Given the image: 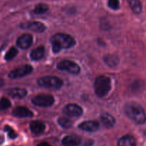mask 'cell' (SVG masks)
<instances>
[{"instance_id":"1","label":"cell","mask_w":146,"mask_h":146,"mask_svg":"<svg viewBox=\"0 0 146 146\" xmlns=\"http://www.w3.org/2000/svg\"><path fill=\"white\" fill-rule=\"evenodd\" d=\"M126 115L137 125H144L146 123V113L140 104L135 102L127 104L124 108Z\"/></svg>"},{"instance_id":"2","label":"cell","mask_w":146,"mask_h":146,"mask_svg":"<svg viewBox=\"0 0 146 146\" xmlns=\"http://www.w3.org/2000/svg\"><path fill=\"white\" fill-rule=\"evenodd\" d=\"M50 42L54 53H58L62 48H70L75 45V40L72 36L62 33L53 35L50 38Z\"/></svg>"},{"instance_id":"3","label":"cell","mask_w":146,"mask_h":146,"mask_svg":"<svg viewBox=\"0 0 146 146\" xmlns=\"http://www.w3.org/2000/svg\"><path fill=\"white\" fill-rule=\"evenodd\" d=\"M94 93L98 97L106 96L111 89V81L109 77L100 76L95 78L94 84Z\"/></svg>"},{"instance_id":"4","label":"cell","mask_w":146,"mask_h":146,"mask_svg":"<svg viewBox=\"0 0 146 146\" xmlns=\"http://www.w3.org/2000/svg\"><path fill=\"white\" fill-rule=\"evenodd\" d=\"M37 84L40 86L50 89H60L62 86L63 82L60 78L52 76H47L38 78Z\"/></svg>"},{"instance_id":"5","label":"cell","mask_w":146,"mask_h":146,"mask_svg":"<svg viewBox=\"0 0 146 146\" xmlns=\"http://www.w3.org/2000/svg\"><path fill=\"white\" fill-rule=\"evenodd\" d=\"M31 103L40 107H50L54 103V97L50 94H39L31 98Z\"/></svg>"},{"instance_id":"6","label":"cell","mask_w":146,"mask_h":146,"mask_svg":"<svg viewBox=\"0 0 146 146\" xmlns=\"http://www.w3.org/2000/svg\"><path fill=\"white\" fill-rule=\"evenodd\" d=\"M57 68L61 71H67L72 74L77 75L80 72V67L78 64L74 63V61H69V60H64L60 61L57 64Z\"/></svg>"},{"instance_id":"7","label":"cell","mask_w":146,"mask_h":146,"mask_svg":"<svg viewBox=\"0 0 146 146\" xmlns=\"http://www.w3.org/2000/svg\"><path fill=\"white\" fill-rule=\"evenodd\" d=\"M33 71V68L31 65L25 64L19 68H15L9 72L8 76L11 79H18V78H22L26 76L31 73Z\"/></svg>"},{"instance_id":"8","label":"cell","mask_w":146,"mask_h":146,"mask_svg":"<svg viewBox=\"0 0 146 146\" xmlns=\"http://www.w3.org/2000/svg\"><path fill=\"white\" fill-rule=\"evenodd\" d=\"M20 27L24 29L29 30L37 33H42L46 29L45 25L40 21H27L22 23L20 25Z\"/></svg>"},{"instance_id":"9","label":"cell","mask_w":146,"mask_h":146,"mask_svg":"<svg viewBox=\"0 0 146 146\" xmlns=\"http://www.w3.org/2000/svg\"><path fill=\"white\" fill-rule=\"evenodd\" d=\"M63 112L70 117H79L82 115L83 110L77 104H69L64 106Z\"/></svg>"},{"instance_id":"10","label":"cell","mask_w":146,"mask_h":146,"mask_svg":"<svg viewBox=\"0 0 146 146\" xmlns=\"http://www.w3.org/2000/svg\"><path fill=\"white\" fill-rule=\"evenodd\" d=\"M33 37L30 34H24L20 36L17 40V45L21 49H27L31 46Z\"/></svg>"},{"instance_id":"11","label":"cell","mask_w":146,"mask_h":146,"mask_svg":"<svg viewBox=\"0 0 146 146\" xmlns=\"http://www.w3.org/2000/svg\"><path fill=\"white\" fill-rule=\"evenodd\" d=\"M12 114L17 118H31L34 113L29 108L24 106H17L12 111Z\"/></svg>"},{"instance_id":"12","label":"cell","mask_w":146,"mask_h":146,"mask_svg":"<svg viewBox=\"0 0 146 146\" xmlns=\"http://www.w3.org/2000/svg\"><path fill=\"white\" fill-rule=\"evenodd\" d=\"M99 127H100V125L95 121H84L78 125V128L80 129L87 131V132H95L99 129Z\"/></svg>"},{"instance_id":"13","label":"cell","mask_w":146,"mask_h":146,"mask_svg":"<svg viewBox=\"0 0 146 146\" xmlns=\"http://www.w3.org/2000/svg\"><path fill=\"white\" fill-rule=\"evenodd\" d=\"M81 142V138L76 135H66L62 141V143L64 146H80Z\"/></svg>"},{"instance_id":"14","label":"cell","mask_w":146,"mask_h":146,"mask_svg":"<svg viewBox=\"0 0 146 146\" xmlns=\"http://www.w3.org/2000/svg\"><path fill=\"white\" fill-rule=\"evenodd\" d=\"M45 125L40 121H33L30 123L29 128L31 132L34 135H40L45 131Z\"/></svg>"},{"instance_id":"15","label":"cell","mask_w":146,"mask_h":146,"mask_svg":"<svg viewBox=\"0 0 146 146\" xmlns=\"http://www.w3.org/2000/svg\"><path fill=\"white\" fill-rule=\"evenodd\" d=\"M100 121L105 128H111L115 124V119L108 113H104L100 115Z\"/></svg>"},{"instance_id":"16","label":"cell","mask_w":146,"mask_h":146,"mask_svg":"<svg viewBox=\"0 0 146 146\" xmlns=\"http://www.w3.org/2000/svg\"><path fill=\"white\" fill-rule=\"evenodd\" d=\"M136 145L135 138L131 135H123L117 141V146H136Z\"/></svg>"},{"instance_id":"17","label":"cell","mask_w":146,"mask_h":146,"mask_svg":"<svg viewBox=\"0 0 146 146\" xmlns=\"http://www.w3.org/2000/svg\"><path fill=\"white\" fill-rule=\"evenodd\" d=\"M7 94L12 98H22L27 94V90L21 88H12L7 90Z\"/></svg>"},{"instance_id":"18","label":"cell","mask_w":146,"mask_h":146,"mask_svg":"<svg viewBox=\"0 0 146 146\" xmlns=\"http://www.w3.org/2000/svg\"><path fill=\"white\" fill-rule=\"evenodd\" d=\"M45 48L43 46H40L37 48H34L30 52V58L34 61H39L44 57Z\"/></svg>"},{"instance_id":"19","label":"cell","mask_w":146,"mask_h":146,"mask_svg":"<svg viewBox=\"0 0 146 146\" xmlns=\"http://www.w3.org/2000/svg\"><path fill=\"white\" fill-rule=\"evenodd\" d=\"M128 4L134 14H141L143 11V4L140 0H128Z\"/></svg>"},{"instance_id":"20","label":"cell","mask_w":146,"mask_h":146,"mask_svg":"<svg viewBox=\"0 0 146 146\" xmlns=\"http://www.w3.org/2000/svg\"><path fill=\"white\" fill-rule=\"evenodd\" d=\"M103 60L108 66L112 67V68L117 66V64H119V61H120L118 57L114 54H107L104 56Z\"/></svg>"},{"instance_id":"21","label":"cell","mask_w":146,"mask_h":146,"mask_svg":"<svg viewBox=\"0 0 146 146\" xmlns=\"http://www.w3.org/2000/svg\"><path fill=\"white\" fill-rule=\"evenodd\" d=\"M48 10H49L48 5H47L46 4H43V3H40V4H37V5L35 6L33 11H34V14H42L47 12Z\"/></svg>"},{"instance_id":"22","label":"cell","mask_w":146,"mask_h":146,"mask_svg":"<svg viewBox=\"0 0 146 146\" xmlns=\"http://www.w3.org/2000/svg\"><path fill=\"white\" fill-rule=\"evenodd\" d=\"M58 123L59 125L61 127H62L63 128H70L72 126V121L70 119L67 118H64V117H62L58 119Z\"/></svg>"},{"instance_id":"23","label":"cell","mask_w":146,"mask_h":146,"mask_svg":"<svg viewBox=\"0 0 146 146\" xmlns=\"http://www.w3.org/2000/svg\"><path fill=\"white\" fill-rule=\"evenodd\" d=\"M17 54H18V50H17L15 47H11V48L8 50V51L6 53L4 58H5L6 61H11V60H12Z\"/></svg>"},{"instance_id":"24","label":"cell","mask_w":146,"mask_h":146,"mask_svg":"<svg viewBox=\"0 0 146 146\" xmlns=\"http://www.w3.org/2000/svg\"><path fill=\"white\" fill-rule=\"evenodd\" d=\"M11 102L7 98H1L0 99V111H4L11 107Z\"/></svg>"},{"instance_id":"25","label":"cell","mask_w":146,"mask_h":146,"mask_svg":"<svg viewBox=\"0 0 146 146\" xmlns=\"http://www.w3.org/2000/svg\"><path fill=\"white\" fill-rule=\"evenodd\" d=\"M4 129V131L7 132V134H8L9 138H11V139H14V138H16L17 137V134L16 133V132L14 131V129H13L11 127H10L9 125H5Z\"/></svg>"},{"instance_id":"26","label":"cell","mask_w":146,"mask_h":146,"mask_svg":"<svg viewBox=\"0 0 146 146\" xmlns=\"http://www.w3.org/2000/svg\"><path fill=\"white\" fill-rule=\"evenodd\" d=\"M107 5L111 9L117 10L120 8V1L119 0H108Z\"/></svg>"},{"instance_id":"27","label":"cell","mask_w":146,"mask_h":146,"mask_svg":"<svg viewBox=\"0 0 146 146\" xmlns=\"http://www.w3.org/2000/svg\"><path fill=\"white\" fill-rule=\"evenodd\" d=\"M37 146H52V145L47 142H42L40 143V144H38Z\"/></svg>"},{"instance_id":"28","label":"cell","mask_w":146,"mask_h":146,"mask_svg":"<svg viewBox=\"0 0 146 146\" xmlns=\"http://www.w3.org/2000/svg\"><path fill=\"white\" fill-rule=\"evenodd\" d=\"M4 81H3L2 79H1V78H0V87L3 86H4Z\"/></svg>"},{"instance_id":"29","label":"cell","mask_w":146,"mask_h":146,"mask_svg":"<svg viewBox=\"0 0 146 146\" xmlns=\"http://www.w3.org/2000/svg\"><path fill=\"white\" fill-rule=\"evenodd\" d=\"M2 142H3V138L0 136V144H1Z\"/></svg>"}]
</instances>
